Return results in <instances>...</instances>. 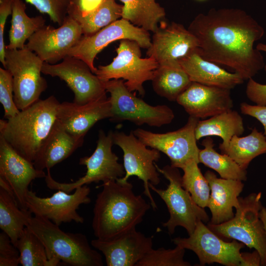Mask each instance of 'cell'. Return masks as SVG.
Returning a JSON list of instances; mask_svg holds the SVG:
<instances>
[{
	"label": "cell",
	"mask_w": 266,
	"mask_h": 266,
	"mask_svg": "<svg viewBox=\"0 0 266 266\" xmlns=\"http://www.w3.org/2000/svg\"><path fill=\"white\" fill-rule=\"evenodd\" d=\"M199 163L195 159L188 161L181 168L182 185L191 195L193 200L199 206H207L210 195L208 182L200 169Z\"/></svg>",
	"instance_id": "836d02e7"
},
{
	"label": "cell",
	"mask_w": 266,
	"mask_h": 266,
	"mask_svg": "<svg viewBox=\"0 0 266 266\" xmlns=\"http://www.w3.org/2000/svg\"><path fill=\"white\" fill-rule=\"evenodd\" d=\"M123 3L121 18L147 31L154 33L166 16L165 9L156 0H119Z\"/></svg>",
	"instance_id": "83f0119b"
},
{
	"label": "cell",
	"mask_w": 266,
	"mask_h": 266,
	"mask_svg": "<svg viewBox=\"0 0 266 266\" xmlns=\"http://www.w3.org/2000/svg\"><path fill=\"white\" fill-rule=\"evenodd\" d=\"M16 247L20 253L19 263L23 266H50L44 246L26 227Z\"/></svg>",
	"instance_id": "e575fe53"
},
{
	"label": "cell",
	"mask_w": 266,
	"mask_h": 266,
	"mask_svg": "<svg viewBox=\"0 0 266 266\" xmlns=\"http://www.w3.org/2000/svg\"><path fill=\"white\" fill-rule=\"evenodd\" d=\"M198 47L197 38L182 25L174 22L169 24L161 22V26L153 33L146 53L161 64L178 61Z\"/></svg>",
	"instance_id": "ffe728a7"
},
{
	"label": "cell",
	"mask_w": 266,
	"mask_h": 266,
	"mask_svg": "<svg viewBox=\"0 0 266 266\" xmlns=\"http://www.w3.org/2000/svg\"><path fill=\"white\" fill-rule=\"evenodd\" d=\"M221 151L229 156L242 168L247 169L253 159L266 154V136L254 128L246 136L234 135L227 147Z\"/></svg>",
	"instance_id": "4dcf8cb0"
},
{
	"label": "cell",
	"mask_w": 266,
	"mask_h": 266,
	"mask_svg": "<svg viewBox=\"0 0 266 266\" xmlns=\"http://www.w3.org/2000/svg\"><path fill=\"white\" fill-rule=\"evenodd\" d=\"M32 217L28 209L21 208L16 199L0 187V228L16 247Z\"/></svg>",
	"instance_id": "f1b7e54d"
},
{
	"label": "cell",
	"mask_w": 266,
	"mask_h": 266,
	"mask_svg": "<svg viewBox=\"0 0 266 266\" xmlns=\"http://www.w3.org/2000/svg\"><path fill=\"white\" fill-rule=\"evenodd\" d=\"M140 46L133 40H121L116 49L117 56L106 66H99L95 74L102 81L122 78L131 92L143 96V83L151 81L159 64L155 59L141 57Z\"/></svg>",
	"instance_id": "ba28073f"
},
{
	"label": "cell",
	"mask_w": 266,
	"mask_h": 266,
	"mask_svg": "<svg viewBox=\"0 0 266 266\" xmlns=\"http://www.w3.org/2000/svg\"><path fill=\"white\" fill-rule=\"evenodd\" d=\"M114 144L112 131L107 134L102 130L99 132L95 150L90 156L82 157L80 165L85 166V175L71 183H60L52 177L50 169L45 177L46 186L51 190H62L69 193L76 188L91 183H103L122 178L125 174L123 165L118 162V157L112 150Z\"/></svg>",
	"instance_id": "30bf717a"
},
{
	"label": "cell",
	"mask_w": 266,
	"mask_h": 266,
	"mask_svg": "<svg viewBox=\"0 0 266 266\" xmlns=\"http://www.w3.org/2000/svg\"><path fill=\"white\" fill-rule=\"evenodd\" d=\"M91 245L104 256L107 266H136L153 249V239L135 229L107 240L93 239Z\"/></svg>",
	"instance_id": "d6986e66"
},
{
	"label": "cell",
	"mask_w": 266,
	"mask_h": 266,
	"mask_svg": "<svg viewBox=\"0 0 266 266\" xmlns=\"http://www.w3.org/2000/svg\"><path fill=\"white\" fill-rule=\"evenodd\" d=\"M103 82L106 92L110 94L109 120L111 122L129 121L137 126L146 124L160 127L170 124L174 119V114L171 108L166 104L153 106L148 104L130 91L123 79Z\"/></svg>",
	"instance_id": "52a82bcc"
},
{
	"label": "cell",
	"mask_w": 266,
	"mask_h": 266,
	"mask_svg": "<svg viewBox=\"0 0 266 266\" xmlns=\"http://www.w3.org/2000/svg\"><path fill=\"white\" fill-rule=\"evenodd\" d=\"M172 240L176 246L194 252L200 266L217 263L225 266H240V250L245 245L234 239L230 242L223 240L202 221L198 222L188 237H178Z\"/></svg>",
	"instance_id": "7c38bea8"
},
{
	"label": "cell",
	"mask_w": 266,
	"mask_h": 266,
	"mask_svg": "<svg viewBox=\"0 0 266 266\" xmlns=\"http://www.w3.org/2000/svg\"><path fill=\"white\" fill-rule=\"evenodd\" d=\"M20 253L4 232L0 233V266H17Z\"/></svg>",
	"instance_id": "f35d334b"
},
{
	"label": "cell",
	"mask_w": 266,
	"mask_h": 266,
	"mask_svg": "<svg viewBox=\"0 0 266 266\" xmlns=\"http://www.w3.org/2000/svg\"><path fill=\"white\" fill-rule=\"evenodd\" d=\"M242 261L240 266H261V258L259 252L254 250L252 252H241Z\"/></svg>",
	"instance_id": "ee69618b"
},
{
	"label": "cell",
	"mask_w": 266,
	"mask_h": 266,
	"mask_svg": "<svg viewBox=\"0 0 266 266\" xmlns=\"http://www.w3.org/2000/svg\"><path fill=\"white\" fill-rule=\"evenodd\" d=\"M176 101L192 116L199 119L211 117L232 109L231 90L192 82Z\"/></svg>",
	"instance_id": "ac0fdd59"
},
{
	"label": "cell",
	"mask_w": 266,
	"mask_h": 266,
	"mask_svg": "<svg viewBox=\"0 0 266 266\" xmlns=\"http://www.w3.org/2000/svg\"><path fill=\"white\" fill-rule=\"evenodd\" d=\"M240 110L242 114L256 118L262 124L266 136V105H251L243 102L240 104Z\"/></svg>",
	"instance_id": "7bdbcfd3"
},
{
	"label": "cell",
	"mask_w": 266,
	"mask_h": 266,
	"mask_svg": "<svg viewBox=\"0 0 266 266\" xmlns=\"http://www.w3.org/2000/svg\"><path fill=\"white\" fill-rule=\"evenodd\" d=\"M83 34L80 24L67 15L58 28L44 25L38 30L29 38L25 47L44 62L55 64L67 56Z\"/></svg>",
	"instance_id": "e0dca14e"
},
{
	"label": "cell",
	"mask_w": 266,
	"mask_h": 266,
	"mask_svg": "<svg viewBox=\"0 0 266 266\" xmlns=\"http://www.w3.org/2000/svg\"><path fill=\"white\" fill-rule=\"evenodd\" d=\"M93 208L92 227L97 238L107 240L135 229L151 205L133 185L119 179L103 183Z\"/></svg>",
	"instance_id": "7a4b0ae2"
},
{
	"label": "cell",
	"mask_w": 266,
	"mask_h": 266,
	"mask_svg": "<svg viewBox=\"0 0 266 266\" xmlns=\"http://www.w3.org/2000/svg\"><path fill=\"white\" fill-rule=\"evenodd\" d=\"M40 12L47 14L55 23L61 26L68 15L71 0H25Z\"/></svg>",
	"instance_id": "8d00e7d4"
},
{
	"label": "cell",
	"mask_w": 266,
	"mask_h": 266,
	"mask_svg": "<svg viewBox=\"0 0 266 266\" xmlns=\"http://www.w3.org/2000/svg\"><path fill=\"white\" fill-rule=\"evenodd\" d=\"M210 189L207 207L211 212L209 222L218 225L227 222L234 216L233 208L239 206V196L244 185L237 180L218 178L210 170L204 173Z\"/></svg>",
	"instance_id": "603a6c76"
},
{
	"label": "cell",
	"mask_w": 266,
	"mask_h": 266,
	"mask_svg": "<svg viewBox=\"0 0 266 266\" xmlns=\"http://www.w3.org/2000/svg\"><path fill=\"white\" fill-rule=\"evenodd\" d=\"M103 0H71L68 16H85L96 10Z\"/></svg>",
	"instance_id": "b9f144b4"
},
{
	"label": "cell",
	"mask_w": 266,
	"mask_h": 266,
	"mask_svg": "<svg viewBox=\"0 0 266 266\" xmlns=\"http://www.w3.org/2000/svg\"><path fill=\"white\" fill-rule=\"evenodd\" d=\"M261 198V192L239 197V206L233 218L218 225L209 223L207 226L221 238L236 240L256 250L261 266H266V237L259 215L263 206Z\"/></svg>",
	"instance_id": "8992f818"
},
{
	"label": "cell",
	"mask_w": 266,
	"mask_h": 266,
	"mask_svg": "<svg viewBox=\"0 0 266 266\" xmlns=\"http://www.w3.org/2000/svg\"><path fill=\"white\" fill-rule=\"evenodd\" d=\"M151 81L155 92L170 101H176L192 82L178 61L159 64Z\"/></svg>",
	"instance_id": "4316f807"
},
{
	"label": "cell",
	"mask_w": 266,
	"mask_h": 266,
	"mask_svg": "<svg viewBox=\"0 0 266 266\" xmlns=\"http://www.w3.org/2000/svg\"><path fill=\"white\" fill-rule=\"evenodd\" d=\"M110 108L107 96L84 104L64 101L58 106L57 120L68 133L84 138L97 122L110 118Z\"/></svg>",
	"instance_id": "7402d4cb"
},
{
	"label": "cell",
	"mask_w": 266,
	"mask_h": 266,
	"mask_svg": "<svg viewBox=\"0 0 266 266\" xmlns=\"http://www.w3.org/2000/svg\"><path fill=\"white\" fill-rule=\"evenodd\" d=\"M60 102L54 96L39 100L13 117L0 120V135L33 163L57 120Z\"/></svg>",
	"instance_id": "3957f363"
},
{
	"label": "cell",
	"mask_w": 266,
	"mask_h": 266,
	"mask_svg": "<svg viewBox=\"0 0 266 266\" xmlns=\"http://www.w3.org/2000/svg\"><path fill=\"white\" fill-rule=\"evenodd\" d=\"M188 30L197 38L204 59L232 68L244 80L264 68V57L254 44L265 30L243 10L212 8L197 15Z\"/></svg>",
	"instance_id": "6da1fadb"
},
{
	"label": "cell",
	"mask_w": 266,
	"mask_h": 266,
	"mask_svg": "<svg viewBox=\"0 0 266 266\" xmlns=\"http://www.w3.org/2000/svg\"><path fill=\"white\" fill-rule=\"evenodd\" d=\"M84 137L71 134L56 120L49 136L33 162L34 167L39 170L50 169L69 157L81 147Z\"/></svg>",
	"instance_id": "d4e9b609"
},
{
	"label": "cell",
	"mask_w": 266,
	"mask_h": 266,
	"mask_svg": "<svg viewBox=\"0 0 266 266\" xmlns=\"http://www.w3.org/2000/svg\"><path fill=\"white\" fill-rule=\"evenodd\" d=\"M13 0H0V61L5 66V45L4 43V30L6 21L12 14Z\"/></svg>",
	"instance_id": "60d3db41"
},
{
	"label": "cell",
	"mask_w": 266,
	"mask_h": 266,
	"mask_svg": "<svg viewBox=\"0 0 266 266\" xmlns=\"http://www.w3.org/2000/svg\"><path fill=\"white\" fill-rule=\"evenodd\" d=\"M90 191V188L85 185L76 188L72 194L58 190L51 197L42 198L28 190L25 196L26 205L34 216L47 218L58 226L71 221L83 223L84 218L77 210L82 204L91 202Z\"/></svg>",
	"instance_id": "2e32d148"
},
{
	"label": "cell",
	"mask_w": 266,
	"mask_h": 266,
	"mask_svg": "<svg viewBox=\"0 0 266 266\" xmlns=\"http://www.w3.org/2000/svg\"><path fill=\"white\" fill-rule=\"evenodd\" d=\"M256 48L266 52V44L259 43ZM264 68L266 71V65ZM247 98L257 105H266V84H262L255 81L252 78L248 79L246 88Z\"/></svg>",
	"instance_id": "ab89813d"
},
{
	"label": "cell",
	"mask_w": 266,
	"mask_h": 266,
	"mask_svg": "<svg viewBox=\"0 0 266 266\" xmlns=\"http://www.w3.org/2000/svg\"><path fill=\"white\" fill-rule=\"evenodd\" d=\"M197 49L178 60L192 82L230 90L244 82L238 74L229 72L204 59Z\"/></svg>",
	"instance_id": "cb8c5ba5"
},
{
	"label": "cell",
	"mask_w": 266,
	"mask_h": 266,
	"mask_svg": "<svg viewBox=\"0 0 266 266\" xmlns=\"http://www.w3.org/2000/svg\"><path fill=\"white\" fill-rule=\"evenodd\" d=\"M157 169L169 182L166 189L157 188L149 183V187L164 201L169 213V218L163 226L171 235L175 228H184L189 235L194 231L200 221L207 223L209 218L204 208L199 206L193 200L190 193L182 185V176L179 168L166 165L160 168L155 163Z\"/></svg>",
	"instance_id": "5b68a950"
},
{
	"label": "cell",
	"mask_w": 266,
	"mask_h": 266,
	"mask_svg": "<svg viewBox=\"0 0 266 266\" xmlns=\"http://www.w3.org/2000/svg\"><path fill=\"white\" fill-rule=\"evenodd\" d=\"M5 66L13 79V98L17 108L22 110L39 100L47 83L41 75L44 62L26 47L5 48Z\"/></svg>",
	"instance_id": "9c48e42d"
},
{
	"label": "cell",
	"mask_w": 266,
	"mask_h": 266,
	"mask_svg": "<svg viewBox=\"0 0 266 266\" xmlns=\"http://www.w3.org/2000/svg\"><path fill=\"white\" fill-rule=\"evenodd\" d=\"M26 9V4L22 0H13L9 41L5 48L9 49L24 48L26 41L45 25V20L42 16L30 17L27 14Z\"/></svg>",
	"instance_id": "f546056e"
},
{
	"label": "cell",
	"mask_w": 266,
	"mask_h": 266,
	"mask_svg": "<svg viewBox=\"0 0 266 266\" xmlns=\"http://www.w3.org/2000/svg\"><path fill=\"white\" fill-rule=\"evenodd\" d=\"M45 247L50 266L60 262L72 266H102L100 254L93 249L85 235L62 230L51 220L32 217L26 226Z\"/></svg>",
	"instance_id": "277c9868"
},
{
	"label": "cell",
	"mask_w": 266,
	"mask_h": 266,
	"mask_svg": "<svg viewBox=\"0 0 266 266\" xmlns=\"http://www.w3.org/2000/svg\"><path fill=\"white\" fill-rule=\"evenodd\" d=\"M42 73L64 81L74 94L73 102L84 104L106 96L103 82L83 61L67 56L58 64L44 62Z\"/></svg>",
	"instance_id": "9a60e30c"
},
{
	"label": "cell",
	"mask_w": 266,
	"mask_h": 266,
	"mask_svg": "<svg viewBox=\"0 0 266 266\" xmlns=\"http://www.w3.org/2000/svg\"><path fill=\"white\" fill-rule=\"evenodd\" d=\"M113 143L123 152V166L125 170L124 177L118 178L125 182L132 176H136L143 183V193L149 198L154 210L157 209L155 200L150 191L149 183L154 186L160 182L159 172L155 162L161 157L160 152L157 149L148 148L131 132L127 134L121 131L112 132Z\"/></svg>",
	"instance_id": "8fae6325"
},
{
	"label": "cell",
	"mask_w": 266,
	"mask_h": 266,
	"mask_svg": "<svg viewBox=\"0 0 266 266\" xmlns=\"http://www.w3.org/2000/svg\"><path fill=\"white\" fill-rule=\"evenodd\" d=\"M129 39L136 42L140 47L148 49L151 44L148 32L121 18L90 35H83L69 51L67 56L85 62L95 74L97 68L94 60L97 54L110 43L117 40Z\"/></svg>",
	"instance_id": "5bb4252c"
},
{
	"label": "cell",
	"mask_w": 266,
	"mask_h": 266,
	"mask_svg": "<svg viewBox=\"0 0 266 266\" xmlns=\"http://www.w3.org/2000/svg\"><path fill=\"white\" fill-rule=\"evenodd\" d=\"M123 5L115 0H103L101 4L87 15L69 16L81 26L83 35L93 34L122 17Z\"/></svg>",
	"instance_id": "d6a6232c"
},
{
	"label": "cell",
	"mask_w": 266,
	"mask_h": 266,
	"mask_svg": "<svg viewBox=\"0 0 266 266\" xmlns=\"http://www.w3.org/2000/svg\"><path fill=\"white\" fill-rule=\"evenodd\" d=\"M244 132L243 119L239 113L232 109L209 118L199 120L195 129L197 140L202 137L217 136L222 142L219 144L221 151L228 146L234 135L240 136Z\"/></svg>",
	"instance_id": "484cf974"
},
{
	"label": "cell",
	"mask_w": 266,
	"mask_h": 266,
	"mask_svg": "<svg viewBox=\"0 0 266 266\" xmlns=\"http://www.w3.org/2000/svg\"><path fill=\"white\" fill-rule=\"evenodd\" d=\"M199 120L189 116L182 128L165 133H154L140 128L133 132L146 146L166 155L172 166L181 169L190 160L195 159L199 163L200 149L195 135V129Z\"/></svg>",
	"instance_id": "4fadbf2b"
},
{
	"label": "cell",
	"mask_w": 266,
	"mask_h": 266,
	"mask_svg": "<svg viewBox=\"0 0 266 266\" xmlns=\"http://www.w3.org/2000/svg\"><path fill=\"white\" fill-rule=\"evenodd\" d=\"M185 249L178 246L174 249H152L136 266H190L184 260Z\"/></svg>",
	"instance_id": "d590c367"
},
{
	"label": "cell",
	"mask_w": 266,
	"mask_h": 266,
	"mask_svg": "<svg viewBox=\"0 0 266 266\" xmlns=\"http://www.w3.org/2000/svg\"><path fill=\"white\" fill-rule=\"evenodd\" d=\"M259 215L260 218L263 223L266 237V208L265 207H262L260 211Z\"/></svg>",
	"instance_id": "f6af8a7d"
},
{
	"label": "cell",
	"mask_w": 266,
	"mask_h": 266,
	"mask_svg": "<svg viewBox=\"0 0 266 266\" xmlns=\"http://www.w3.org/2000/svg\"><path fill=\"white\" fill-rule=\"evenodd\" d=\"M46 175L43 170L36 169L32 162L19 154L0 135V177L12 188L21 208L28 209L25 196L31 182Z\"/></svg>",
	"instance_id": "44dd1931"
},
{
	"label": "cell",
	"mask_w": 266,
	"mask_h": 266,
	"mask_svg": "<svg viewBox=\"0 0 266 266\" xmlns=\"http://www.w3.org/2000/svg\"><path fill=\"white\" fill-rule=\"evenodd\" d=\"M0 102L6 119L18 114L20 110L14 101L13 79L11 73L5 68H0Z\"/></svg>",
	"instance_id": "74e56055"
},
{
	"label": "cell",
	"mask_w": 266,
	"mask_h": 266,
	"mask_svg": "<svg viewBox=\"0 0 266 266\" xmlns=\"http://www.w3.org/2000/svg\"><path fill=\"white\" fill-rule=\"evenodd\" d=\"M203 146L199 155V163L216 171L221 178L246 181V169L242 168L226 154H220L214 149V143L210 136L205 137L201 143Z\"/></svg>",
	"instance_id": "1f68e13d"
}]
</instances>
